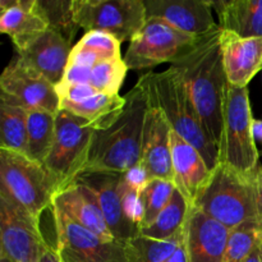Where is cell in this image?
I'll list each match as a JSON object with an SVG mask.
<instances>
[{
  "mask_svg": "<svg viewBox=\"0 0 262 262\" xmlns=\"http://www.w3.org/2000/svg\"><path fill=\"white\" fill-rule=\"evenodd\" d=\"M73 12L79 28L109 33L120 42L132 40L147 20L143 0H73Z\"/></svg>",
  "mask_w": 262,
  "mask_h": 262,
  "instance_id": "ba28073f",
  "label": "cell"
},
{
  "mask_svg": "<svg viewBox=\"0 0 262 262\" xmlns=\"http://www.w3.org/2000/svg\"><path fill=\"white\" fill-rule=\"evenodd\" d=\"M40 224L17 202L0 192V256L12 262H40L49 245L42 237Z\"/></svg>",
  "mask_w": 262,
  "mask_h": 262,
  "instance_id": "8fae6325",
  "label": "cell"
},
{
  "mask_svg": "<svg viewBox=\"0 0 262 262\" xmlns=\"http://www.w3.org/2000/svg\"><path fill=\"white\" fill-rule=\"evenodd\" d=\"M257 181H258V189H260V211H261V217H262V165L258 166Z\"/></svg>",
  "mask_w": 262,
  "mask_h": 262,
  "instance_id": "f35d334b",
  "label": "cell"
},
{
  "mask_svg": "<svg viewBox=\"0 0 262 262\" xmlns=\"http://www.w3.org/2000/svg\"><path fill=\"white\" fill-rule=\"evenodd\" d=\"M262 237V220H251L232 229L224 262H246Z\"/></svg>",
  "mask_w": 262,
  "mask_h": 262,
  "instance_id": "83f0119b",
  "label": "cell"
},
{
  "mask_svg": "<svg viewBox=\"0 0 262 262\" xmlns=\"http://www.w3.org/2000/svg\"><path fill=\"white\" fill-rule=\"evenodd\" d=\"M170 133V125L161 110L148 105L141 143V164L147 170L150 179L174 182Z\"/></svg>",
  "mask_w": 262,
  "mask_h": 262,
  "instance_id": "e0dca14e",
  "label": "cell"
},
{
  "mask_svg": "<svg viewBox=\"0 0 262 262\" xmlns=\"http://www.w3.org/2000/svg\"><path fill=\"white\" fill-rule=\"evenodd\" d=\"M0 101L20 106L27 112L40 110L56 115L60 110L55 86L19 58L4 69L0 77Z\"/></svg>",
  "mask_w": 262,
  "mask_h": 262,
  "instance_id": "7c38bea8",
  "label": "cell"
},
{
  "mask_svg": "<svg viewBox=\"0 0 262 262\" xmlns=\"http://www.w3.org/2000/svg\"><path fill=\"white\" fill-rule=\"evenodd\" d=\"M176 189L177 187L173 181L159 178H152L148 181L147 186L145 187L141 194L143 207H145V219H143L142 228L150 225L158 217L164 207L169 204Z\"/></svg>",
  "mask_w": 262,
  "mask_h": 262,
  "instance_id": "4dcf8cb0",
  "label": "cell"
},
{
  "mask_svg": "<svg viewBox=\"0 0 262 262\" xmlns=\"http://www.w3.org/2000/svg\"><path fill=\"white\" fill-rule=\"evenodd\" d=\"M120 41L105 32H86L73 46L63 81L66 83H89L90 71L96 64L122 59Z\"/></svg>",
  "mask_w": 262,
  "mask_h": 262,
  "instance_id": "ac0fdd59",
  "label": "cell"
},
{
  "mask_svg": "<svg viewBox=\"0 0 262 262\" xmlns=\"http://www.w3.org/2000/svg\"><path fill=\"white\" fill-rule=\"evenodd\" d=\"M40 262H61V258L59 256V252L56 251V248L48 245V247L43 251L42 256H41Z\"/></svg>",
  "mask_w": 262,
  "mask_h": 262,
  "instance_id": "e575fe53",
  "label": "cell"
},
{
  "mask_svg": "<svg viewBox=\"0 0 262 262\" xmlns=\"http://www.w3.org/2000/svg\"><path fill=\"white\" fill-rule=\"evenodd\" d=\"M147 19H160L187 35L200 37L216 28L212 2L207 0H143Z\"/></svg>",
  "mask_w": 262,
  "mask_h": 262,
  "instance_id": "9a60e30c",
  "label": "cell"
},
{
  "mask_svg": "<svg viewBox=\"0 0 262 262\" xmlns=\"http://www.w3.org/2000/svg\"><path fill=\"white\" fill-rule=\"evenodd\" d=\"M148 109L141 84L125 95L122 115L106 129H95L83 173H125L141 163L143 125Z\"/></svg>",
  "mask_w": 262,
  "mask_h": 262,
  "instance_id": "7a4b0ae2",
  "label": "cell"
},
{
  "mask_svg": "<svg viewBox=\"0 0 262 262\" xmlns=\"http://www.w3.org/2000/svg\"><path fill=\"white\" fill-rule=\"evenodd\" d=\"M56 115L40 110L28 112L26 155L45 165L55 138Z\"/></svg>",
  "mask_w": 262,
  "mask_h": 262,
  "instance_id": "484cf974",
  "label": "cell"
},
{
  "mask_svg": "<svg viewBox=\"0 0 262 262\" xmlns=\"http://www.w3.org/2000/svg\"><path fill=\"white\" fill-rule=\"evenodd\" d=\"M61 262H130L127 243L105 241L51 206Z\"/></svg>",
  "mask_w": 262,
  "mask_h": 262,
  "instance_id": "9c48e42d",
  "label": "cell"
},
{
  "mask_svg": "<svg viewBox=\"0 0 262 262\" xmlns=\"http://www.w3.org/2000/svg\"><path fill=\"white\" fill-rule=\"evenodd\" d=\"M0 262H12V261H9V260H8V258H5V257H3V256H0Z\"/></svg>",
  "mask_w": 262,
  "mask_h": 262,
  "instance_id": "ab89813d",
  "label": "cell"
},
{
  "mask_svg": "<svg viewBox=\"0 0 262 262\" xmlns=\"http://www.w3.org/2000/svg\"><path fill=\"white\" fill-rule=\"evenodd\" d=\"M253 136L255 141L261 145V156H262V119L253 120Z\"/></svg>",
  "mask_w": 262,
  "mask_h": 262,
  "instance_id": "8d00e7d4",
  "label": "cell"
},
{
  "mask_svg": "<svg viewBox=\"0 0 262 262\" xmlns=\"http://www.w3.org/2000/svg\"><path fill=\"white\" fill-rule=\"evenodd\" d=\"M257 170L243 174L220 163L192 206L229 230L251 220H262Z\"/></svg>",
  "mask_w": 262,
  "mask_h": 262,
  "instance_id": "277c9868",
  "label": "cell"
},
{
  "mask_svg": "<svg viewBox=\"0 0 262 262\" xmlns=\"http://www.w3.org/2000/svg\"><path fill=\"white\" fill-rule=\"evenodd\" d=\"M0 192L41 223V216L51 209L59 189L45 165L15 151L0 148Z\"/></svg>",
  "mask_w": 262,
  "mask_h": 262,
  "instance_id": "5b68a950",
  "label": "cell"
},
{
  "mask_svg": "<svg viewBox=\"0 0 262 262\" xmlns=\"http://www.w3.org/2000/svg\"><path fill=\"white\" fill-rule=\"evenodd\" d=\"M170 147L174 184L182 196L193 205L209 182L212 170H210L201 154L173 130L170 133Z\"/></svg>",
  "mask_w": 262,
  "mask_h": 262,
  "instance_id": "603a6c76",
  "label": "cell"
},
{
  "mask_svg": "<svg viewBox=\"0 0 262 262\" xmlns=\"http://www.w3.org/2000/svg\"><path fill=\"white\" fill-rule=\"evenodd\" d=\"M122 176L124 183L127 184L130 189L138 192L140 194H142L143 189H145L148 181H150V176H148L147 170H146L145 166L141 163H138L137 165H135L133 168H130L129 170L123 173Z\"/></svg>",
  "mask_w": 262,
  "mask_h": 262,
  "instance_id": "836d02e7",
  "label": "cell"
},
{
  "mask_svg": "<svg viewBox=\"0 0 262 262\" xmlns=\"http://www.w3.org/2000/svg\"><path fill=\"white\" fill-rule=\"evenodd\" d=\"M220 28L243 38H262V0L212 2Z\"/></svg>",
  "mask_w": 262,
  "mask_h": 262,
  "instance_id": "cb8c5ba5",
  "label": "cell"
},
{
  "mask_svg": "<svg viewBox=\"0 0 262 262\" xmlns=\"http://www.w3.org/2000/svg\"><path fill=\"white\" fill-rule=\"evenodd\" d=\"M72 49L67 38L49 28L27 48L18 51V58L56 86L63 81Z\"/></svg>",
  "mask_w": 262,
  "mask_h": 262,
  "instance_id": "ffe728a7",
  "label": "cell"
},
{
  "mask_svg": "<svg viewBox=\"0 0 262 262\" xmlns=\"http://www.w3.org/2000/svg\"><path fill=\"white\" fill-rule=\"evenodd\" d=\"M196 38L160 19H147L142 30L129 41L123 60L128 69L135 71L170 64Z\"/></svg>",
  "mask_w": 262,
  "mask_h": 262,
  "instance_id": "30bf717a",
  "label": "cell"
},
{
  "mask_svg": "<svg viewBox=\"0 0 262 262\" xmlns=\"http://www.w3.org/2000/svg\"><path fill=\"white\" fill-rule=\"evenodd\" d=\"M94 132L86 120L69 112L60 109L56 114L55 138L45 168L55 179L59 192L72 186L83 174Z\"/></svg>",
  "mask_w": 262,
  "mask_h": 262,
  "instance_id": "52a82bcc",
  "label": "cell"
},
{
  "mask_svg": "<svg viewBox=\"0 0 262 262\" xmlns=\"http://www.w3.org/2000/svg\"><path fill=\"white\" fill-rule=\"evenodd\" d=\"M119 194L125 217L141 230L143 225V219H145V207H143L142 197L138 192L130 189L124 183L123 176L119 183Z\"/></svg>",
  "mask_w": 262,
  "mask_h": 262,
  "instance_id": "d6a6232c",
  "label": "cell"
},
{
  "mask_svg": "<svg viewBox=\"0 0 262 262\" xmlns=\"http://www.w3.org/2000/svg\"><path fill=\"white\" fill-rule=\"evenodd\" d=\"M252 110L248 87L228 84L224 107L220 163L243 174H252L260 166L253 136Z\"/></svg>",
  "mask_w": 262,
  "mask_h": 262,
  "instance_id": "8992f818",
  "label": "cell"
},
{
  "mask_svg": "<svg viewBox=\"0 0 262 262\" xmlns=\"http://www.w3.org/2000/svg\"><path fill=\"white\" fill-rule=\"evenodd\" d=\"M246 262H262V241L258 242V245L256 246Z\"/></svg>",
  "mask_w": 262,
  "mask_h": 262,
  "instance_id": "74e56055",
  "label": "cell"
},
{
  "mask_svg": "<svg viewBox=\"0 0 262 262\" xmlns=\"http://www.w3.org/2000/svg\"><path fill=\"white\" fill-rule=\"evenodd\" d=\"M28 112L20 106L0 101V148L25 154L27 151Z\"/></svg>",
  "mask_w": 262,
  "mask_h": 262,
  "instance_id": "4316f807",
  "label": "cell"
},
{
  "mask_svg": "<svg viewBox=\"0 0 262 262\" xmlns=\"http://www.w3.org/2000/svg\"><path fill=\"white\" fill-rule=\"evenodd\" d=\"M60 109L86 120L94 129H106L122 115L125 96L105 94L86 83H66L55 86Z\"/></svg>",
  "mask_w": 262,
  "mask_h": 262,
  "instance_id": "4fadbf2b",
  "label": "cell"
},
{
  "mask_svg": "<svg viewBox=\"0 0 262 262\" xmlns=\"http://www.w3.org/2000/svg\"><path fill=\"white\" fill-rule=\"evenodd\" d=\"M222 28L196 38L189 48L170 63L186 83L202 127L212 142L220 147L224 122L228 82L220 46ZM220 150V148H219Z\"/></svg>",
  "mask_w": 262,
  "mask_h": 262,
  "instance_id": "6da1fadb",
  "label": "cell"
},
{
  "mask_svg": "<svg viewBox=\"0 0 262 262\" xmlns=\"http://www.w3.org/2000/svg\"><path fill=\"white\" fill-rule=\"evenodd\" d=\"M122 173H83L76 182L89 187L96 196L105 220L114 238L129 242L140 235V229L125 217L119 194Z\"/></svg>",
  "mask_w": 262,
  "mask_h": 262,
  "instance_id": "2e32d148",
  "label": "cell"
},
{
  "mask_svg": "<svg viewBox=\"0 0 262 262\" xmlns=\"http://www.w3.org/2000/svg\"><path fill=\"white\" fill-rule=\"evenodd\" d=\"M53 207L66 214L69 219L76 222L95 233L105 241H117L110 232L102 210L94 192L84 184L74 182L68 188L55 194Z\"/></svg>",
  "mask_w": 262,
  "mask_h": 262,
  "instance_id": "7402d4cb",
  "label": "cell"
},
{
  "mask_svg": "<svg viewBox=\"0 0 262 262\" xmlns=\"http://www.w3.org/2000/svg\"><path fill=\"white\" fill-rule=\"evenodd\" d=\"M191 206L181 192L176 189L169 204L150 225L140 230V235L156 241H170L179 237Z\"/></svg>",
  "mask_w": 262,
  "mask_h": 262,
  "instance_id": "d4e9b609",
  "label": "cell"
},
{
  "mask_svg": "<svg viewBox=\"0 0 262 262\" xmlns=\"http://www.w3.org/2000/svg\"><path fill=\"white\" fill-rule=\"evenodd\" d=\"M261 241H262V237H261Z\"/></svg>",
  "mask_w": 262,
  "mask_h": 262,
  "instance_id": "60d3db41",
  "label": "cell"
},
{
  "mask_svg": "<svg viewBox=\"0 0 262 262\" xmlns=\"http://www.w3.org/2000/svg\"><path fill=\"white\" fill-rule=\"evenodd\" d=\"M220 46L228 82L235 87H248L262 69V38H243L222 30Z\"/></svg>",
  "mask_w": 262,
  "mask_h": 262,
  "instance_id": "44dd1931",
  "label": "cell"
},
{
  "mask_svg": "<svg viewBox=\"0 0 262 262\" xmlns=\"http://www.w3.org/2000/svg\"><path fill=\"white\" fill-rule=\"evenodd\" d=\"M127 72L128 68L123 58L101 61L90 71L87 84L105 94H119Z\"/></svg>",
  "mask_w": 262,
  "mask_h": 262,
  "instance_id": "1f68e13d",
  "label": "cell"
},
{
  "mask_svg": "<svg viewBox=\"0 0 262 262\" xmlns=\"http://www.w3.org/2000/svg\"><path fill=\"white\" fill-rule=\"evenodd\" d=\"M230 230L191 206L183 234L188 262H224Z\"/></svg>",
  "mask_w": 262,
  "mask_h": 262,
  "instance_id": "5bb4252c",
  "label": "cell"
},
{
  "mask_svg": "<svg viewBox=\"0 0 262 262\" xmlns=\"http://www.w3.org/2000/svg\"><path fill=\"white\" fill-rule=\"evenodd\" d=\"M150 106L161 110L171 130L191 143L214 170L220 164V150L202 127L186 83L176 69L169 67L161 73H146L138 79Z\"/></svg>",
  "mask_w": 262,
  "mask_h": 262,
  "instance_id": "3957f363",
  "label": "cell"
},
{
  "mask_svg": "<svg viewBox=\"0 0 262 262\" xmlns=\"http://www.w3.org/2000/svg\"><path fill=\"white\" fill-rule=\"evenodd\" d=\"M165 262H188V260H187V251L186 246H184V239L183 242L181 243V246L177 248L176 252H174Z\"/></svg>",
  "mask_w": 262,
  "mask_h": 262,
  "instance_id": "d590c367",
  "label": "cell"
},
{
  "mask_svg": "<svg viewBox=\"0 0 262 262\" xmlns=\"http://www.w3.org/2000/svg\"><path fill=\"white\" fill-rule=\"evenodd\" d=\"M43 14L48 18L49 27L60 33L64 38L72 42L76 36L78 25L74 19L73 0L56 2V0H38Z\"/></svg>",
  "mask_w": 262,
  "mask_h": 262,
  "instance_id": "f546056e",
  "label": "cell"
},
{
  "mask_svg": "<svg viewBox=\"0 0 262 262\" xmlns=\"http://www.w3.org/2000/svg\"><path fill=\"white\" fill-rule=\"evenodd\" d=\"M184 234L170 241H156L138 235L127 242L130 262H165L183 242Z\"/></svg>",
  "mask_w": 262,
  "mask_h": 262,
  "instance_id": "f1b7e54d",
  "label": "cell"
},
{
  "mask_svg": "<svg viewBox=\"0 0 262 262\" xmlns=\"http://www.w3.org/2000/svg\"><path fill=\"white\" fill-rule=\"evenodd\" d=\"M0 31L9 36L17 51L50 28L38 0H0Z\"/></svg>",
  "mask_w": 262,
  "mask_h": 262,
  "instance_id": "d6986e66",
  "label": "cell"
}]
</instances>
